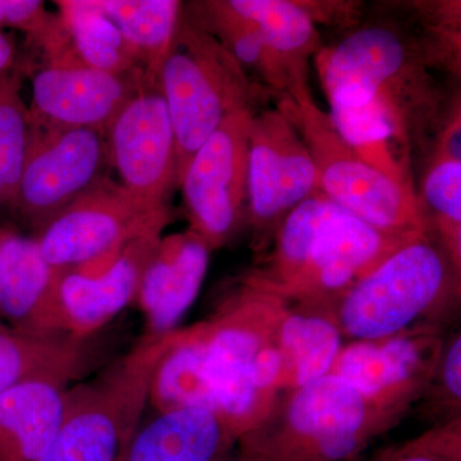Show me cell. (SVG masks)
I'll return each mask as SVG.
<instances>
[{"mask_svg": "<svg viewBox=\"0 0 461 461\" xmlns=\"http://www.w3.org/2000/svg\"><path fill=\"white\" fill-rule=\"evenodd\" d=\"M320 193L308 145L280 107L251 115L247 213L259 229L280 226L293 209Z\"/></svg>", "mask_w": 461, "mask_h": 461, "instance_id": "cell-11", "label": "cell"}, {"mask_svg": "<svg viewBox=\"0 0 461 461\" xmlns=\"http://www.w3.org/2000/svg\"><path fill=\"white\" fill-rule=\"evenodd\" d=\"M66 388L25 382L0 393V461H38L60 423Z\"/></svg>", "mask_w": 461, "mask_h": 461, "instance_id": "cell-20", "label": "cell"}, {"mask_svg": "<svg viewBox=\"0 0 461 461\" xmlns=\"http://www.w3.org/2000/svg\"><path fill=\"white\" fill-rule=\"evenodd\" d=\"M162 233L130 242L113 262L95 272L56 273L36 332L87 341L135 302L142 271Z\"/></svg>", "mask_w": 461, "mask_h": 461, "instance_id": "cell-12", "label": "cell"}, {"mask_svg": "<svg viewBox=\"0 0 461 461\" xmlns=\"http://www.w3.org/2000/svg\"><path fill=\"white\" fill-rule=\"evenodd\" d=\"M444 381L448 393L460 399L461 396V339L457 338L446 354Z\"/></svg>", "mask_w": 461, "mask_h": 461, "instance_id": "cell-32", "label": "cell"}, {"mask_svg": "<svg viewBox=\"0 0 461 461\" xmlns=\"http://www.w3.org/2000/svg\"><path fill=\"white\" fill-rule=\"evenodd\" d=\"M366 417V400L336 373L297 388L286 417L297 445L276 461L348 459L362 444Z\"/></svg>", "mask_w": 461, "mask_h": 461, "instance_id": "cell-14", "label": "cell"}, {"mask_svg": "<svg viewBox=\"0 0 461 461\" xmlns=\"http://www.w3.org/2000/svg\"><path fill=\"white\" fill-rule=\"evenodd\" d=\"M108 167L107 132L103 130L32 123L25 162L9 206L39 230L104 178Z\"/></svg>", "mask_w": 461, "mask_h": 461, "instance_id": "cell-8", "label": "cell"}, {"mask_svg": "<svg viewBox=\"0 0 461 461\" xmlns=\"http://www.w3.org/2000/svg\"><path fill=\"white\" fill-rule=\"evenodd\" d=\"M399 461H439V459L438 457L432 456V455L415 453L406 455V456L402 457Z\"/></svg>", "mask_w": 461, "mask_h": 461, "instance_id": "cell-34", "label": "cell"}, {"mask_svg": "<svg viewBox=\"0 0 461 461\" xmlns=\"http://www.w3.org/2000/svg\"><path fill=\"white\" fill-rule=\"evenodd\" d=\"M461 120L460 105L442 124L433 142L426 175L421 181V209L435 213L437 224L455 254L460 251L461 227Z\"/></svg>", "mask_w": 461, "mask_h": 461, "instance_id": "cell-25", "label": "cell"}, {"mask_svg": "<svg viewBox=\"0 0 461 461\" xmlns=\"http://www.w3.org/2000/svg\"><path fill=\"white\" fill-rule=\"evenodd\" d=\"M56 5L72 50L81 63L114 75L145 72L122 32L94 0H60Z\"/></svg>", "mask_w": 461, "mask_h": 461, "instance_id": "cell-26", "label": "cell"}, {"mask_svg": "<svg viewBox=\"0 0 461 461\" xmlns=\"http://www.w3.org/2000/svg\"><path fill=\"white\" fill-rule=\"evenodd\" d=\"M448 280L444 254L426 235L418 236L346 291L341 329L357 341L393 338L435 304Z\"/></svg>", "mask_w": 461, "mask_h": 461, "instance_id": "cell-7", "label": "cell"}, {"mask_svg": "<svg viewBox=\"0 0 461 461\" xmlns=\"http://www.w3.org/2000/svg\"><path fill=\"white\" fill-rule=\"evenodd\" d=\"M205 366L218 417L230 439L244 435L256 423L260 396L251 382V363L263 336L251 321L249 304L229 308L217 321L203 324Z\"/></svg>", "mask_w": 461, "mask_h": 461, "instance_id": "cell-15", "label": "cell"}, {"mask_svg": "<svg viewBox=\"0 0 461 461\" xmlns=\"http://www.w3.org/2000/svg\"><path fill=\"white\" fill-rule=\"evenodd\" d=\"M0 205H8L7 191H5L2 177H0Z\"/></svg>", "mask_w": 461, "mask_h": 461, "instance_id": "cell-35", "label": "cell"}, {"mask_svg": "<svg viewBox=\"0 0 461 461\" xmlns=\"http://www.w3.org/2000/svg\"><path fill=\"white\" fill-rule=\"evenodd\" d=\"M285 372V357L280 346L263 344L251 363V382L259 396L266 395L280 382Z\"/></svg>", "mask_w": 461, "mask_h": 461, "instance_id": "cell-31", "label": "cell"}, {"mask_svg": "<svg viewBox=\"0 0 461 461\" xmlns=\"http://www.w3.org/2000/svg\"><path fill=\"white\" fill-rule=\"evenodd\" d=\"M253 108L230 115L193 157L180 182L190 230L211 249L238 229L248 194L249 124Z\"/></svg>", "mask_w": 461, "mask_h": 461, "instance_id": "cell-9", "label": "cell"}, {"mask_svg": "<svg viewBox=\"0 0 461 461\" xmlns=\"http://www.w3.org/2000/svg\"><path fill=\"white\" fill-rule=\"evenodd\" d=\"M172 335H144L95 378L67 387L56 436L38 461H123Z\"/></svg>", "mask_w": 461, "mask_h": 461, "instance_id": "cell-4", "label": "cell"}, {"mask_svg": "<svg viewBox=\"0 0 461 461\" xmlns=\"http://www.w3.org/2000/svg\"><path fill=\"white\" fill-rule=\"evenodd\" d=\"M96 7L113 21L129 42L139 66L154 76L182 16L181 2L176 0H94Z\"/></svg>", "mask_w": 461, "mask_h": 461, "instance_id": "cell-27", "label": "cell"}, {"mask_svg": "<svg viewBox=\"0 0 461 461\" xmlns=\"http://www.w3.org/2000/svg\"><path fill=\"white\" fill-rule=\"evenodd\" d=\"M29 109L21 98V77L0 75V177L7 191L8 205L16 194L29 144Z\"/></svg>", "mask_w": 461, "mask_h": 461, "instance_id": "cell-29", "label": "cell"}, {"mask_svg": "<svg viewBox=\"0 0 461 461\" xmlns=\"http://www.w3.org/2000/svg\"><path fill=\"white\" fill-rule=\"evenodd\" d=\"M89 339L0 327V393L32 381L68 387L89 369Z\"/></svg>", "mask_w": 461, "mask_h": 461, "instance_id": "cell-19", "label": "cell"}, {"mask_svg": "<svg viewBox=\"0 0 461 461\" xmlns=\"http://www.w3.org/2000/svg\"><path fill=\"white\" fill-rule=\"evenodd\" d=\"M315 56L332 120L386 130L411 163L453 111L433 72L459 71V5H393Z\"/></svg>", "mask_w": 461, "mask_h": 461, "instance_id": "cell-1", "label": "cell"}, {"mask_svg": "<svg viewBox=\"0 0 461 461\" xmlns=\"http://www.w3.org/2000/svg\"><path fill=\"white\" fill-rule=\"evenodd\" d=\"M169 222V206L149 205L105 176L45 223L35 239L54 273L95 272L130 242L162 233Z\"/></svg>", "mask_w": 461, "mask_h": 461, "instance_id": "cell-6", "label": "cell"}, {"mask_svg": "<svg viewBox=\"0 0 461 461\" xmlns=\"http://www.w3.org/2000/svg\"><path fill=\"white\" fill-rule=\"evenodd\" d=\"M230 8L257 27L290 84L288 99L300 102L312 95L309 59L321 50L317 25L300 2L290 0H229Z\"/></svg>", "mask_w": 461, "mask_h": 461, "instance_id": "cell-17", "label": "cell"}, {"mask_svg": "<svg viewBox=\"0 0 461 461\" xmlns=\"http://www.w3.org/2000/svg\"><path fill=\"white\" fill-rule=\"evenodd\" d=\"M14 58H16L14 45L5 33L0 32V75L8 72V69L14 65Z\"/></svg>", "mask_w": 461, "mask_h": 461, "instance_id": "cell-33", "label": "cell"}, {"mask_svg": "<svg viewBox=\"0 0 461 461\" xmlns=\"http://www.w3.org/2000/svg\"><path fill=\"white\" fill-rule=\"evenodd\" d=\"M156 80L175 131L178 187L200 147L230 115L253 108L263 89L184 8Z\"/></svg>", "mask_w": 461, "mask_h": 461, "instance_id": "cell-2", "label": "cell"}, {"mask_svg": "<svg viewBox=\"0 0 461 461\" xmlns=\"http://www.w3.org/2000/svg\"><path fill=\"white\" fill-rule=\"evenodd\" d=\"M418 236L382 232L323 194H315L293 209L278 227L276 285L305 293H346Z\"/></svg>", "mask_w": 461, "mask_h": 461, "instance_id": "cell-3", "label": "cell"}, {"mask_svg": "<svg viewBox=\"0 0 461 461\" xmlns=\"http://www.w3.org/2000/svg\"><path fill=\"white\" fill-rule=\"evenodd\" d=\"M147 75L108 74L85 66L76 57L50 60L33 76L30 122L107 132Z\"/></svg>", "mask_w": 461, "mask_h": 461, "instance_id": "cell-13", "label": "cell"}, {"mask_svg": "<svg viewBox=\"0 0 461 461\" xmlns=\"http://www.w3.org/2000/svg\"><path fill=\"white\" fill-rule=\"evenodd\" d=\"M280 348L285 371L302 388L333 372L342 350L341 332L321 315H290L281 324Z\"/></svg>", "mask_w": 461, "mask_h": 461, "instance_id": "cell-28", "label": "cell"}, {"mask_svg": "<svg viewBox=\"0 0 461 461\" xmlns=\"http://www.w3.org/2000/svg\"><path fill=\"white\" fill-rule=\"evenodd\" d=\"M212 249L193 230L160 238L151 251L135 302L150 338L175 330L195 302L208 272Z\"/></svg>", "mask_w": 461, "mask_h": 461, "instance_id": "cell-16", "label": "cell"}, {"mask_svg": "<svg viewBox=\"0 0 461 461\" xmlns=\"http://www.w3.org/2000/svg\"><path fill=\"white\" fill-rule=\"evenodd\" d=\"M232 439L205 409L159 412L139 427L123 461H227Z\"/></svg>", "mask_w": 461, "mask_h": 461, "instance_id": "cell-18", "label": "cell"}, {"mask_svg": "<svg viewBox=\"0 0 461 461\" xmlns=\"http://www.w3.org/2000/svg\"><path fill=\"white\" fill-rule=\"evenodd\" d=\"M148 405L153 406L157 414L180 409H205L218 415L217 402L206 375L202 326L173 332L171 344L151 377Z\"/></svg>", "mask_w": 461, "mask_h": 461, "instance_id": "cell-22", "label": "cell"}, {"mask_svg": "<svg viewBox=\"0 0 461 461\" xmlns=\"http://www.w3.org/2000/svg\"><path fill=\"white\" fill-rule=\"evenodd\" d=\"M187 16L214 36L245 71L259 78V86L278 98H288L287 76L267 47L257 27L230 8L229 0H211L184 5Z\"/></svg>", "mask_w": 461, "mask_h": 461, "instance_id": "cell-24", "label": "cell"}, {"mask_svg": "<svg viewBox=\"0 0 461 461\" xmlns=\"http://www.w3.org/2000/svg\"><path fill=\"white\" fill-rule=\"evenodd\" d=\"M277 105L308 145L320 193L382 232L426 233V214L412 184L388 177L357 156L312 95L297 103L280 98Z\"/></svg>", "mask_w": 461, "mask_h": 461, "instance_id": "cell-5", "label": "cell"}, {"mask_svg": "<svg viewBox=\"0 0 461 461\" xmlns=\"http://www.w3.org/2000/svg\"><path fill=\"white\" fill-rule=\"evenodd\" d=\"M420 348L405 336L357 341L342 348L333 373L366 402L405 386L420 366Z\"/></svg>", "mask_w": 461, "mask_h": 461, "instance_id": "cell-23", "label": "cell"}, {"mask_svg": "<svg viewBox=\"0 0 461 461\" xmlns=\"http://www.w3.org/2000/svg\"><path fill=\"white\" fill-rule=\"evenodd\" d=\"M0 27L21 30L47 47L62 30V23L39 0H0Z\"/></svg>", "mask_w": 461, "mask_h": 461, "instance_id": "cell-30", "label": "cell"}, {"mask_svg": "<svg viewBox=\"0 0 461 461\" xmlns=\"http://www.w3.org/2000/svg\"><path fill=\"white\" fill-rule=\"evenodd\" d=\"M54 278L35 238L0 230V315L14 329L38 335Z\"/></svg>", "mask_w": 461, "mask_h": 461, "instance_id": "cell-21", "label": "cell"}, {"mask_svg": "<svg viewBox=\"0 0 461 461\" xmlns=\"http://www.w3.org/2000/svg\"><path fill=\"white\" fill-rule=\"evenodd\" d=\"M109 166L135 198L168 206L177 187L175 131L156 77L147 75L107 130Z\"/></svg>", "mask_w": 461, "mask_h": 461, "instance_id": "cell-10", "label": "cell"}]
</instances>
